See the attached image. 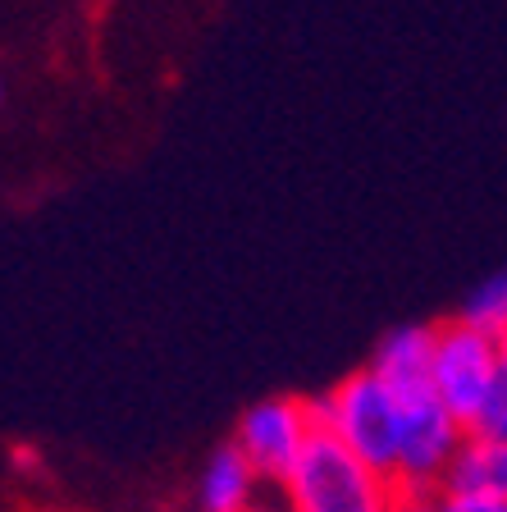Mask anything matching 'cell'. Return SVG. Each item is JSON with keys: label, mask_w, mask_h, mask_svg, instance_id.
<instances>
[{"label": "cell", "mask_w": 507, "mask_h": 512, "mask_svg": "<svg viewBox=\"0 0 507 512\" xmlns=\"http://www.w3.org/2000/svg\"><path fill=\"white\" fill-rule=\"evenodd\" d=\"M284 485L293 512H398L389 480L352 458L329 430H307Z\"/></svg>", "instance_id": "cell-1"}, {"label": "cell", "mask_w": 507, "mask_h": 512, "mask_svg": "<svg viewBox=\"0 0 507 512\" xmlns=\"http://www.w3.org/2000/svg\"><path fill=\"white\" fill-rule=\"evenodd\" d=\"M329 435L348 448L352 458H361L375 476L393 485V467H398V444H402V412L393 394L384 389L370 371H357L348 380L329 389Z\"/></svg>", "instance_id": "cell-2"}, {"label": "cell", "mask_w": 507, "mask_h": 512, "mask_svg": "<svg viewBox=\"0 0 507 512\" xmlns=\"http://www.w3.org/2000/svg\"><path fill=\"white\" fill-rule=\"evenodd\" d=\"M507 371V352L503 339H489L480 330H466L462 320L457 325H434V343H430V384L439 403L448 407L457 426L476 421L480 398L489 394V384Z\"/></svg>", "instance_id": "cell-3"}, {"label": "cell", "mask_w": 507, "mask_h": 512, "mask_svg": "<svg viewBox=\"0 0 507 512\" xmlns=\"http://www.w3.org/2000/svg\"><path fill=\"white\" fill-rule=\"evenodd\" d=\"M402 444H398V467H393V494L402 499H421V494L439 490L453 448L462 444V426H457L439 394L402 403Z\"/></svg>", "instance_id": "cell-4"}, {"label": "cell", "mask_w": 507, "mask_h": 512, "mask_svg": "<svg viewBox=\"0 0 507 512\" xmlns=\"http://www.w3.org/2000/svg\"><path fill=\"white\" fill-rule=\"evenodd\" d=\"M307 412H302V398H270V403L247 407V416L238 421V453L247 458V467L256 476L284 480L293 471L297 453H302V439H307Z\"/></svg>", "instance_id": "cell-5"}, {"label": "cell", "mask_w": 507, "mask_h": 512, "mask_svg": "<svg viewBox=\"0 0 507 512\" xmlns=\"http://www.w3.org/2000/svg\"><path fill=\"white\" fill-rule=\"evenodd\" d=\"M430 343H434V325H402L375 352V366L370 375L393 394V403H416V398H430Z\"/></svg>", "instance_id": "cell-6"}, {"label": "cell", "mask_w": 507, "mask_h": 512, "mask_svg": "<svg viewBox=\"0 0 507 512\" xmlns=\"http://www.w3.org/2000/svg\"><path fill=\"white\" fill-rule=\"evenodd\" d=\"M444 494H507V444H489V439H471L453 448L444 476H439Z\"/></svg>", "instance_id": "cell-7"}, {"label": "cell", "mask_w": 507, "mask_h": 512, "mask_svg": "<svg viewBox=\"0 0 507 512\" xmlns=\"http://www.w3.org/2000/svg\"><path fill=\"white\" fill-rule=\"evenodd\" d=\"M252 480L256 471L247 467V458L238 448H220L206 467V480H201V508L206 512H247V499H252Z\"/></svg>", "instance_id": "cell-8"}, {"label": "cell", "mask_w": 507, "mask_h": 512, "mask_svg": "<svg viewBox=\"0 0 507 512\" xmlns=\"http://www.w3.org/2000/svg\"><path fill=\"white\" fill-rule=\"evenodd\" d=\"M462 325H466V330L489 334V339H503V334H507V279L503 275H489L485 284L466 298Z\"/></svg>", "instance_id": "cell-9"}, {"label": "cell", "mask_w": 507, "mask_h": 512, "mask_svg": "<svg viewBox=\"0 0 507 512\" xmlns=\"http://www.w3.org/2000/svg\"><path fill=\"white\" fill-rule=\"evenodd\" d=\"M398 512H507V494H444L430 490L421 499H402Z\"/></svg>", "instance_id": "cell-10"}, {"label": "cell", "mask_w": 507, "mask_h": 512, "mask_svg": "<svg viewBox=\"0 0 507 512\" xmlns=\"http://www.w3.org/2000/svg\"><path fill=\"white\" fill-rule=\"evenodd\" d=\"M265 512H270V508H265Z\"/></svg>", "instance_id": "cell-11"}]
</instances>
